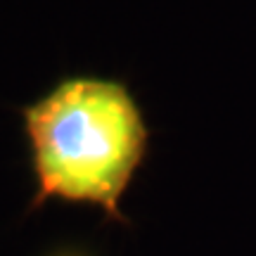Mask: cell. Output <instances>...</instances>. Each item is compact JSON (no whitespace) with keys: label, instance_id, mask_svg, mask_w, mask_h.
<instances>
[{"label":"cell","instance_id":"1","mask_svg":"<svg viewBox=\"0 0 256 256\" xmlns=\"http://www.w3.org/2000/svg\"><path fill=\"white\" fill-rule=\"evenodd\" d=\"M36 192L48 202L90 204L126 223L128 192L150 147V128L133 92L116 78L66 76L22 110Z\"/></svg>","mask_w":256,"mask_h":256}]
</instances>
